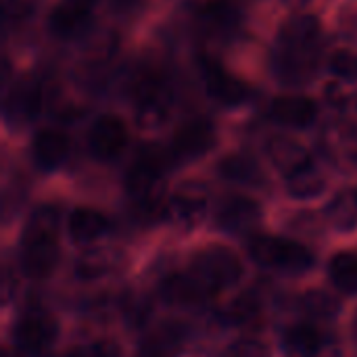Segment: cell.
Returning <instances> with one entry per match:
<instances>
[{"instance_id": "obj_1", "label": "cell", "mask_w": 357, "mask_h": 357, "mask_svg": "<svg viewBox=\"0 0 357 357\" xmlns=\"http://www.w3.org/2000/svg\"><path fill=\"white\" fill-rule=\"evenodd\" d=\"M322 52V23L314 15H295L278 31L272 71L284 86L310 84Z\"/></svg>"}, {"instance_id": "obj_2", "label": "cell", "mask_w": 357, "mask_h": 357, "mask_svg": "<svg viewBox=\"0 0 357 357\" xmlns=\"http://www.w3.org/2000/svg\"><path fill=\"white\" fill-rule=\"evenodd\" d=\"M59 259L56 213L48 207L36 211L25 228L21 247V266L29 278H46Z\"/></svg>"}, {"instance_id": "obj_3", "label": "cell", "mask_w": 357, "mask_h": 357, "mask_svg": "<svg viewBox=\"0 0 357 357\" xmlns=\"http://www.w3.org/2000/svg\"><path fill=\"white\" fill-rule=\"evenodd\" d=\"M192 274L209 293V297H213L215 293L230 289L241 280L243 266L238 255L228 247H209L195 257Z\"/></svg>"}, {"instance_id": "obj_4", "label": "cell", "mask_w": 357, "mask_h": 357, "mask_svg": "<svg viewBox=\"0 0 357 357\" xmlns=\"http://www.w3.org/2000/svg\"><path fill=\"white\" fill-rule=\"evenodd\" d=\"M249 253L255 257V261L264 266L289 270V272H303L314 264V255L310 253L307 247H303L301 243L270 236V234L251 236Z\"/></svg>"}, {"instance_id": "obj_5", "label": "cell", "mask_w": 357, "mask_h": 357, "mask_svg": "<svg viewBox=\"0 0 357 357\" xmlns=\"http://www.w3.org/2000/svg\"><path fill=\"white\" fill-rule=\"evenodd\" d=\"M40 111H42V88L33 77H19L6 88L2 113L8 123L23 126L36 119Z\"/></svg>"}, {"instance_id": "obj_6", "label": "cell", "mask_w": 357, "mask_h": 357, "mask_svg": "<svg viewBox=\"0 0 357 357\" xmlns=\"http://www.w3.org/2000/svg\"><path fill=\"white\" fill-rule=\"evenodd\" d=\"M96 0H59L48 13V31L61 40L82 36L92 23Z\"/></svg>"}, {"instance_id": "obj_7", "label": "cell", "mask_w": 357, "mask_h": 357, "mask_svg": "<svg viewBox=\"0 0 357 357\" xmlns=\"http://www.w3.org/2000/svg\"><path fill=\"white\" fill-rule=\"evenodd\" d=\"M167 98L169 92L165 77L157 71H142L132 84V102L136 105L140 117H146L151 123L163 117Z\"/></svg>"}, {"instance_id": "obj_8", "label": "cell", "mask_w": 357, "mask_h": 357, "mask_svg": "<svg viewBox=\"0 0 357 357\" xmlns=\"http://www.w3.org/2000/svg\"><path fill=\"white\" fill-rule=\"evenodd\" d=\"M203 79H205L207 94L224 107H238L251 94L249 86L241 77L226 71L215 61H207L203 65Z\"/></svg>"}, {"instance_id": "obj_9", "label": "cell", "mask_w": 357, "mask_h": 357, "mask_svg": "<svg viewBox=\"0 0 357 357\" xmlns=\"http://www.w3.org/2000/svg\"><path fill=\"white\" fill-rule=\"evenodd\" d=\"M126 144H128V128L115 115H100L88 132V146L96 159L102 161L115 159L117 155H121Z\"/></svg>"}, {"instance_id": "obj_10", "label": "cell", "mask_w": 357, "mask_h": 357, "mask_svg": "<svg viewBox=\"0 0 357 357\" xmlns=\"http://www.w3.org/2000/svg\"><path fill=\"white\" fill-rule=\"evenodd\" d=\"M163 169H165L163 153H159L155 146H146L144 151H140L136 161L128 167L126 188L136 199L153 197V190H155Z\"/></svg>"}, {"instance_id": "obj_11", "label": "cell", "mask_w": 357, "mask_h": 357, "mask_svg": "<svg viewBox=\"0 0 357 357\" xmlns=\"http://www.w3.org/2000/svg\"><path fill=\"white\" fill-rule=\"evenodd\" d=\"M15 337L23 351L40 356L52 347L56 339V322L52 316L42 314V312L27 314L19 320L15 328Z\"/></svg>"}, {"instance_id": "obj_12", "label": "cell", "mask_w": 357, "mask_h": 357, "mask_svg": "<svg viewBox=\"0 0 357 357\" xmlns=\"http://www.w3.org/2000/svg\"><path fill=\"white\" fill-rule=\"evenodd\" d=\"M215 144V128L207 119H190L180 126L172 140V151L180 159H197Z\"/></svg>"}, {"instance_id": "obj_13", "label": "cell", "mask_w": 357, "mask_h": 357, "mask_svg": "<svg viewBox=\"0 0 357 357\" xmlns=\"http://www.w3.org/2000/svg\"><path fill=\"white\" fill-rule=\"evenodd\" d=\"M316 102L303 94H280L270 105V115L287 128H305L316 119Z\"/></svg>"}, {"instance_id": "obj_14", "label": "cell", "mask_w": 357, "mask_h": 357, "mask_svg": "<svg viewBox=\"0 0 357 357\" xmlns=\"http://www.w3.org/2000/svg\"><path fill=\"white\" fill-rule=\"evenodd\" d=\"M261 209L259 205L249 199V197H228L222 205H220V226L228 232L234 234H243L249 232L257 222H259Z\"/></svg>"}, {"instance_id": "obj_15", "label": "cell", "mask_w": 357, "mask_h": 357, "mask_svg": "<svg viewBox=\"0 0 357 357\" xmlns=\"http://www.w3.org/2000/svg\"><path fill=\"white\" fill-rule=\"evenodd\" d=\"M69 149H71L69 138L59 130H40L33 138V144H31L33 159L44 169L59 167L67 159Z\"/></svg>"}, {"instance_id": "obj_16", "label": "cell", "mask_w": 357, "mask_h": 357, "mask_svg": "<svg viewBox=\"0 0 357 357\" xmlns=\"http://www.w3.org/2000/svg\"><path fill=\"white\" fill-rule=\"evenodd\" d=\"M195 10L203 27L218 36L230 33L238 19L232 0H195Z\"/></svg>"}, {"instance_id": "obj_17", "label": "cell", "mask_w": 357, "mask_h": 357, "mask_svg": "<svg viewBox=\"0 0 357 357\" xmlns=\"http://www.w3.org/2000/svg\"><path fill=\"white\" fill-rule=\"evenodd\" d=\"M205 209H207V192L199 184L180 186L169 203L172 215L182 224H195L203 220Z\"/></svg>"}, {"instance_id": "obj_18", "label": "cell", "mask_w": 357, "mask_h": 357, "mask_svg": "<svg viewBox=\"0 0 357 357\" xmlns=\"http://www.w3.org/2000/svg\"><path fill=\"white\" fill-rule=\"evenodd\" d=\"M268 155L272 159V163L289 178L295 172L312 165V157L310 153L295 140L291 138H274L268 144Z\"/></svg>"}, {"instance_id": "obj_19", "label": "cell", "mask_w": 357, "mask_h": 357, "mask_svg": "<svg viewBox=\"0 0 357 357\" xmlns=\"http://www.w3.org/2000/svg\"><path fill=\"white\" fill-rule=\"evenodd\" d=\"M107 218L100 211L94 209H86L79 207L75 211H71L67 228H69V236L73 238V243L84 245V243H92L98 236H102L107 232Z\"/></svg>"}, {"instance_id": "obj_20", "label": "cell", "mask_w": 357, "mask_h": 357, "mask_svg": "<svg viewBox=\"0 0 357 357\" xmlns=\"http://www.w3.org/2000/svg\"><path fill=\"white\" fill-rule=\"evenodd\" d=\"M163 297L172 303L190 305L209 299V293L203 289V284L195 278V274H172L163 282Z\"/></svg>"}, {"instance_id": "obj_21", "label": "cell", "mask_w": 357, "mask_h": 357, "mask_svg": "<svg viewBox=\"0 0 357 357\" xmlns=\"http://www.w3.org/2000/svg\"><path fill=\"white\" fill-rule=\"evenodd\" d=\"M324 343V337L318 328L314 326H293L284 335V347L293 357H314L320 354Z\"/></svg>"}, {"instance_id": "obj_22", "label": "cell", "mask_w": 357, "mask_h": 357, "mask_svg": "<svg viewBox=\"0 0 357 357\" xmlns=\"http://www.w3.org/2000/svg\"><path fill=\"white\" fill-rule=\"evenodd\" d=\"M220 174L238 184H257L261 180V169L255 159L247 155H228L220 163Z\"/></svg>"}, {"instance_id": "obj_23", "label": "cell", "mask_w": 357, "mask_h": 357, "mask_svg": "<svg viewBox=\"0 0 357 357\" xmlns=\"http://www.w3.org/2000/svg\"><path fill=\"white\" fill-rule=\"evenodd\" d=\"M328 274L333 284L343 293H357V253L343 251L331 259Z\"/></svg>"}, {"instance_id": "obj_24", "label": "cell", "mask_w": 357, "mask_h": 357, "mask_svg": "<svg viewBox=\"0 0 357 357\" xmlns=\"http://www.w3.org/2000/svg\"><path fill=\"white\" fill-rule=\"evenodd\" d=\"M328 220L339 230H351L357 226V190L339 192L326 207Z\"/></svg>"}, {"instance_id": "obj_25", "label": "cell", "mask_w": 357, "mask_h": 357, "mask_svg": "<svg viewBox=\"0 0 357 357\" xmlns=\"http://www.w3.org/2000/svg\"><path fill=\"white\" fill-rule=\"evenodd\" d=\"M287 186L289 192L297 199H312L316 195H320L324 190V178L320 176V172L312 165L295 172L293 176L287 178Z\"/></svg>"}, {"instance_id": "obj_26", "label": "cell", "mask_w": 357, "mask_h": 357, "mask_svg": "<svg viewBox=\"0 0 357 357\" xmlns=\"http://www.w3.org/2000/svg\"><path fill=\"white\" fill-rule=\"evenodd\" d=\"M178 345H180V335L172 328H163L153 339L146 341L140 357H169Z\"/></svg>"}, {"instance_id": "obj_27", "label": "cell", "mask_w": 357, "mask_h": 357, "mask_svg": "<svg viewBox=\"0 0 357 357\" xmlns=\"http://www.w3.org/2000/svg\"><path fill=\"white\" fill-rule=\"evenodd\" d=\"M328 69L339 79L357 82V52H354V50H337L328 61Z\"/></svg>"}, {"instance_id": "obj_28", "label": "cell", "mask_w": 357, "mask_h": 357, "mask_svg": "<svg viewBox=\"0 0 357 357\" xmlns=\"http://www.w3.org/2000/svg\"><path fill=\"white\" fill-rule=\"evenodd\" d=\"M257 314H259V303L253 297H241L228 310V318L232 322H249Z\"/></svg>"}, {"instance_id": "obj_29", "label": "cell", "mask_w": 357, "mask_h": 357, "mask_svg": "<svg viewBox=\"0 0 357 357\" xmlns=\"http://www.w3.org/2000/svg\"><path fill=\"white\" fill-rule=\"evenodd\" d=\"M307 310L316 316H331L337 310V301H333L324 293H310L307 295Z\"/></svg>"}, {"instance_id": "obj_30", "label": "cell", "mask_w": 357, "mask_h": 357, "mask_svg": "<svg viewBox=\"0 0 357 357\" xmlns=\"http://www.w3.org/2000/svg\"><path fill=\"white\" fill-rule=\"evenodd\" d=\"M230 357H266V347L259 341L245 339L236 347H232Z\"/></svg>"}, {"instance_id": "obj_31", "label": "cell", "mask_w": 357, "mask_h": 357, "mask_svg": "<svg viewBox=\"0 0 357 357\" xmlns=\"http://www.w3.org/2000/svg\"><path fill=\"white\" fill-rule=\"evenodd\" d=\"M4 357H19V356H15V354H13L10 349H4Z\"/></svg>"}, {"instance_id": "obj_32", "label": "cell", "mask_w": 357, "mask_h": 357, "mask_svg": "<svg viewBox=\"0 0 357 357\" xmlns=\"http://www.w3.org/2000/svg\"><path fill=\"white\" fill-rule=\"evenodd\" d=\"M289 2H307V0H289Z\"/></svg>"}]
</instances>
